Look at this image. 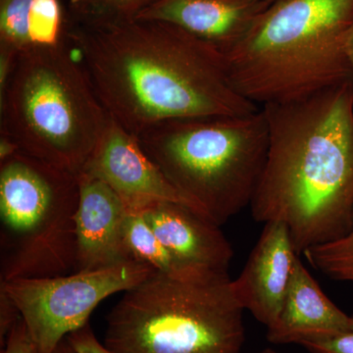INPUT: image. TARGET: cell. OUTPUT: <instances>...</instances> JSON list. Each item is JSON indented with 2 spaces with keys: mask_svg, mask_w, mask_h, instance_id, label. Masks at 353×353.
Wrapping results in <instances>:
<instances>
[{
  "mask_svg": "<svg viewBox=\"0 0 353 353\" xmlns=\"http://www.w3.org/2000/svg\"><path fill=\"white\" fill-rule=\"evenodd\" d=\"M284 223H265L243 271L232 288L236 301L267 328L282 309L297 257Z\"/></svg>",
  "mask_w": 353,
  "mask_h": 353,
  "instance_id": "30bf717a",
  "label": "cell"
},
{
  "mask_svg": "<svg viewBox=\"0 0 353 353\" xmlns=\"http://www.w3.org/2000/svg\"><path fill=\"white\" fill-rule=\"evenodd\" d=\"M18 152H19V148L12 139L6 134H0V162L13 157Z\"/></svg>",
  "mask_w": 353,
  "mask_h": 353,
  "instance_id": "603a6c76",
  "label": "cell"
},
{
  "mask_svg": "<svg viewBox=\"0 0 353 353\" xmlns=\"http://www.w3.org/2000/svg\"><path fill=\"white\" fill-rule=\"evenodd\" d=\"M65 39L111 119L136 138L165 121L260 109L232 85L222 51L170 23L68 16Z\"/></svg>",
  "mask_w": 353,
  "mask_h": 353,
  "instance_id": "6da1fadb",
  "label": "cell"
},
{
  "mask_svg": "<svg viewBox=\"0 0 353 353\" xmlns=\"http://www.w3.org/2000/svg\"><path fill=\"white\" fill-rule=\"evenodd\" d=\"M81 173L99 179L109 185L124 202L128 211L141 212L157 202H174L202 214L153 163L138 139L111 118Z\"/></svg>",
  "mask_w": 353,
  "mask_h": 353,
  "instance_id": "9c48e42d",
  "label": "cell"
},
{
  "mask_svg": "<svg viewBox=\"0 0 353 353\" xmlns=\"http://www.w3.org/2000/svg\"><path fill=\"white\" fill-rule=\"evenodd\" d=\"M34 353H38V352H34Z\"/></svg>",
  "mask_w": 353,
  "mask_h": 353,
  "instance_id": "83f0119b",
  "label": "cell"
},
{
  "mask_svg": "<svg viewBox=\"0 0 353 353\" xmlns=\"http://www.w3.org/2000/svg\"><path fill=\"white\" fill-rule=\"evenodd\" d=\"M75 271L109 268L132 260L125 245L127 208L99 179L80 173Z\"/></svg>",
  "mask_w": 353,
  "mask_h": 353,
  "instance_id": "7c38bea8",
  "label": "cell"
},
{
  "mask_svg": "<svg viewBox=\"0 0 353 353\" xmlns=\"http://www.w3.org/2000/svg\"><path fill=\"white\" fill-rule=\"evenodd\" d=\"M353 0H280L224 53L236 92L260 108L352 79L345 43Z\"/></svg>",
  "mask_w": 353,
  "mask_h": 353,
  "instance_id": "3957f363",
  "label": "cell"
},
{
  "mask_svg": "<svg viewBox=\"0 0 353 353\" xmlns=\"http://www.w3.org/2000/svg\"><path fill=\"white\" fill-rule=\"evenodd\" d=\"M345 51H347L348 62H350V68L352 72L353 79V25L348 32L347 43H345Z\"/></svg>",
  "mask_w": 353,
  "mask_h": 353,
  "instance_id": "cb8c5ba5",
  "label": "cell"
},
{
  "mask_svg": "<svg viewBox=\"0 0 353 353\" xmlns=\"http://www.w3.org/2000/svg\"><path fill=\"white\" fill-rule=\"evenodd\" d=\"M139 213L185 266L206 277H230L234 250L219 225L174 202H157Z\"/></svg>",
  "mask_w": 353,
  "mask_h": 353,
  "instance_id": "8fae6325",
  "label": "cell"
},
{
  "mask_svg": "<svg viewBox=\"0 0 353 353\" xmlns=\"http://www.w3.org/2000/svg\"><path fill=\"white\" fill-rule=\"evenodd\" d=\"M243 312L230 278L189 282L155 272L111 309L103 343L113 353H241Z\"/></svg>",
  "mask_w": 353,
  "mask_h": 353,
  "instance_id": "8992f818",
  "label": "cell"
},
{
  "mask_svg": "<svg viewBox=\"0 0 353 353\" xmlns=\"http://www.w3.org/2000/svg\"><path fill=\"white\" fill-rule=\"evenodd\" d=\"M272 4L265 0H157L137 18L178 26L225 53Z\"/></svg>",
  "mask_w": 353,
  "mask_h": 353,
  "instance_id": "4fadbf2b",
  "label": "cell"
},
{
  "mask_svg": "<svg viewBox=\"0 0 353 353\" xmlns=\"http://www.w3.org/2000/svg\"><path fill=\"white\" fill-rule=\"evenodd\" d=\"M1 348V353H34L36 352L34 343L22 317L11 330L10 334L7 336L6 345Z\"/></svg>",
  "mask_w": 353,
  "mask_h": 353,
  "instance_id": "7402d4cb",
  "label": "cell"
},
{
  "mask_svg": "<svg viewBox=\"0 0 353 353\" xmlns=\"http://www.w3.org/2000/svg\"><path fill=\"white\" fill-rule=\"evenodd\" d=\"M350 323L352 316L324 294L299 256L282 309L267 328V340L274 345H299L307 339L341 333Z\"/></svg>",
  "mask_w": 353,
  "mask_h": 353,
  "instance_id": "5bb4252c",
  "label": "cell"
},
{
  "mask_svg": "<svg viewBox=\"0 0 353 353\" xmlns=\"http://www.w3.org/2000/svg\"><path fill=\"white\" fill-rule=\"evenodd\" d=\"M80 183L18 152L0 162V281L74 273Z\"/></svg>",
  "mask_w": 353,
  "mask_h": 353,
  "instance_id": "52a82bcc",
  "label": "cell"
},
{
  "mask_svg": "<svg viewBox=\"0 0 353 353\" xmlns=\"http://www.w3.org/2000/svg\"><path fill=\"white\" fill-rule=\"evenodd\" d=\"M261 109L268 150L250 203L252 217L284 223L301 256L352 227L353 79Z\"/></svg>",
  "mask_w": 353,
  "mask_h": 353,
  "instance_id": "7a4b0ae2",
  "label": "cell"
},
{
  "mask_svg": "<svg viewBox=\"0 0 353 353\" xmlns=\"http://www.w3.org/2000/svg\"><path fill=\"white\" fill-rule=\"evenodd\" d=\"M157 0H68L67 13L85 23H112L136 19Z\"/></svg>",
  "mask_w": 353,
  "mask_h": 353,
  "instance_id": "ac0fdd59",
  "label": "cell"
},
{
  "mask_svg": "<svg viewBox=\"0 0 353 353\" xmlns=\"http://www.w3.org/2000/svg\"><path fill=\"white\" fill-rule=\"evenodd\" d=\"M67 17L61 0H0L2 34L20 48L57 46Z\"/></svg>",
  "mask_w": 353,
  "mask_h": 353,
  "instance_id": "9a60e30c",
  "label": "cell"
},
{
  "mask_svg": "<svg viewBox=\"0 0 353 353\" xmlns=\"http://www.w3.org/2000/svg\"><path fill=\"white\" fill-rule=\"evenodd\" d=\"M303 255L327 277L353 284V216L352 227L345 236L309 248Z\"/></svg>",
  "mask_w": 353,
  "mask_h": 353,
  "instance_id": "e0dca14e",
  "label": "cell"
},
{
  "mask_svg": "<svg viewBox=\"0 0 353 353\" xmlns=\"http://www.w3.org/2000/svg\"><path fill=\"white\" fill-rule=\"evenodd\" d=\"M53 353H77L75 350L72 347V345H70V343L67 339H64L61 343H59L57 350Z\"/></svg>",
  "mask_w": 353,
  "mask_h": 353,
  "instance_id": "d4e9b609",
  "label": "cell"
},
{
  "mask_svg": "<svg viewBox=\"0 0 353 353\" xmlns=\"http://www.w3.org/2000/svg\"><path fill=\"white\" fill-rule=\"evenodd\" d=\"M299 345L311 353H353V315L347 330L332 336L304 340Z\"/></svg>",
  "mask_w": 353,
  "mask_h": 353,
  "instance_id": "d6986e66",
  "label": "cell"
},
{
  "mask_svg": "<svg viewBox=\"0 0 353 353\" xmlns=\"http://www.w3.org/2000/svg\"><path fill=\"white\" fill-rule=\"evenodd\" d=\"M265 1L271 2V3H275V2L280 1V0H265Z\"/></svg>",
  "mask_w": 353,
  "mask_h": 353,
  "instance_id": "4316f807",
  "label": "cell"
},
{
  "mask_svg": "<svg viewBox=\"0 0 353 353\" xmlns=\"http://www.w3.org/2000/svg\"><path fill=\"white\" fill-rule=\"evenodd\" d=\"M143 262L74 272L48 278L0 281L19 308L36 352L53 353L68 334L83 328L99 304L127 292L155 273Z\"/></svg>",
  "mask_w": 353,
  "mask_h": 353,
  "instance_id": "ba28073f",
  "label": "cell"
},
{
  "mask_svg": "<svg viewBox=\"0 0 353 353\" xmlns=\"http://www.w3.org/2000/svg\"><path fill=\"white\" fill-rule=\"evenodd\" d=\"M66 339L77 353H113L97 340L90 323L68 334Z\"/></svg>",
  "mask_w": 353,
  "mask_h": 353,
  "instance_id": "44dd1931",
  "label": "cell"
},
{
  "mask_svg": "<svg viewBox=\"0 0 353 353\" xmlns=\"http://www.w3.org/2000/svg\"><path fill=\"white\" fill-rule=\"evenodd\" d=\"M169 182L216 224L250 206L268 150L263 111L165 121L137 137Z\"/></svg>",
  "mask_w": 353,
  "mask_h": 353,
  "instance_id": "5b68a950",
  "label": "cell"
},
{
  "mask_svg": "<svg viewBox=\"0 0 353 353\" xmlns=\"http://www.w3.org/2000/svg\"><path fill=\"white\" fill-rule=\"evenodd\" d=\"M21 318L17 304L10 294L0 285V343L1 347L6 345L7 336Z\"/></svg>",
  "mask_w": 353,
  "mask_h": 353,
  "instance_id": "ffe728a7",
  "label": "cell"
},
{
  "mask_svg": "<svg viewBox=\"0 0 353 353\" xmlns=\"http://www.w3.org/2000/svg\"><path fill=\"white\" fill-rule=\"evenodd\" d=\"M0 132L26 153L79 175L110 116L65 39L20 51L0 94Z\"/></svg>",
  "mask_w": 353,
  "mask_h": 353,
  "instance_id": "277c9868",
  "label": "cell"
},
{
  "mask_svg": "<svg viewBox=\"0 0 353 353\" xmlns=\"http://www.w3.org/2000/svg\"><path fill=\"white\" fill-rule=\"evenodd\" d=\"M124 241L132 260L148 264L166 277L189 282H211L230 278L206 277L185 266L159 240L139 212L128 211L124 223Z\"/></svg>",
  "mask_w": 353,
  "mask_h": 353,
  "instance_id": "2e32d148",
  "label": "cell"
},
{
  "mask_svg": "<svg viewBox=\"0 0 353 353\" xmlns=\"http://www.w3.org/2000/svg\"><path fill=\"white\" fill-rule=\"evenodd\" d=\"M252 353H278L275 350H271V348H266V350H260V352H252Z\"/></svg>",
  "mask_w": 353,
  "mask_h": 353,
  "instance_id": "484cf974",
  "label": "cell"
}]
</instances>
